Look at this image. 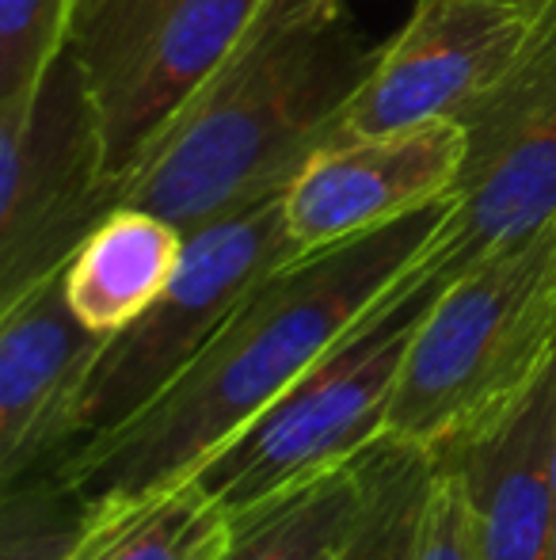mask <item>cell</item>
<instances>
[{
  "mask_svg": "<svg viewBox=\"0 0 556 560\" xmlns=\"http://www.w3.org/2000/svg\"><path fill=\"white\" fill-rule=\"evenodd\" d=\"M446 214L450 199L282 264L153 405L66 450L54 472L84 503L191 477L416 271Z\"/></svg>",
  "mask_w": 556,
  "mask_h": 560,
  "instance_id": "1",
  "label": "cell"
},
{
  "mask_svg": "<svg viewBox=\"0 0 556 560\" xmlns=\"http://www.w3.org/2000/svg\"><path fill=\"white\" fill-rule=\"evenodd\" d=\"M381 46L347 0H271L222 73L122 187V202L194 229L282 199L343 118Z\"/></svg>",
  "mask_w": 556,
  "mask_h": 560,
  "instance_id": "2",
  "label": "cell"
},
{
  "mask_svg": "<svg viewBox=\"0 0 556 560\" xmlns=\"http://www.w3.org/2000/svg\"><path fill=\"white\" fill-rule=\"evenodd\" d=\"M556 354V222L442 282L419 317L389 431L438 450L519 400Z\"/></svg>",
  "mask_w": 556,
  "mask_h": 560,
  "instance_id": "3",
  "label": "cell"
},
{
  "mask_svg": "<svg viewBox=\"0 0 556 560\" xmlns=\"http://www.w3.org/2000/svg\"><path fill=\"white\" fill-rule=\"evenodd\" d=\"M442 282L416 271L317 359L245 431L194 469L229 515L358 457L389 431L397 382L419 317Z\"/></svg>",
  "mask_w": 556,
  "mask_h": 560,
  "instance_id": "4",
  "label": "cell"
},
{
  "mask_svg": "<svg viewBox=\"0 0 556 560\" xmlns=\"http://www.w3.org/2000/svg\"><path fill=\"white\" fill-rule=\"evenodd\" d=\"M268 8L271 0H88L81 8L69 46L104 122L119 199Z\"/></svg>",
  "mask_w": 556,
  "mask_h": 560,
  "instance_id": "5",
  "label": "cell"
},
{
  "mask_svg": "<svg viewBox=\"0 0 556 560\" xmlns=\"http://www.w3.org/2000/svg\"><path fill=\"white\" fill-rule=\"evenodd\" d=\"M294 256L301 248L289 236L282 199L187 233L164 294L99 351L76 405V443L107 435L153 405L206 351L237 305Z\"/></svg>",
  "mask_w": 556,
  "mask_h": 560,
  "instance_id": "6",
  "label": "cell"
},
{
  "mask_svg": "<svg viewBox=\"0 0 556 560\" xmlns=\"http://www.w3.org/2000/svg\"><path fill=\"white\" fill-rule=\"evenodd\" d=\"M115 207L104 122L69 46L27 104L0 112V310L66 271Z\"/></svg>",
  "mask_w": 556,
  "mask_h": 560,
  "instance_id": "7",
  "label": "cell"
},
{
  "mask_svg": "<svg viewBox=\"0 0 556 560\" xmlns=\"http://www.w3.org/2000/svg\"><path fill=\"white\" fill-rule=\"evenodd\" d=\"M450 214L419 271L450 282L556 222V12L527 58L465 118Z\"/></svg>",
  "mask_w": 556,
  "mask_h": 560,
  "instance_id": "8",
  "label": "cell"
},
{
  "mask_svg": "<svg viewBox=\"0 0 556 560\" xmlns=\"http://www.w3.org/2000/svg\"><path fill=\"white\" fill-rule=\"evenodd\" d=\"M556 4L542 0H416L381 43L340 138L465 122L542 38Z\"/></svg>",
  "mask_w": 556,
  "mask_h": 560,
  "instance_id": "9",
  "label": "cell"
},
{
  "mask_svg": "<svg viewBox=\"0 0 556 560\" xmlns=\"http://www.w3.org/2000/svg\"><path fill=\"white\" fill-rule=\"evenodd\" d=\"M461 161V122L335 138L282 195L289 236L301 252L332 248L453 199Z\"/></svg>",
  "mask_w": 556,
  "mask_h": 560,
  "instance_id": "10",
  "label": "cell"
},
{
  "mask_svg": "<svg viewBox=\"0 0 556 560\" xmlns=\"http://www.w3.org/2000/svg\"><path fill=\"white\" fill-rule=\"evenodd\" d=\"M107 336L50 275L0 310V488L46 472L76 443V405Z\"/></svg>",
  "mask_w": 556,
  "mask_h": 560,
  "instance_id": "11",
  "label": "cell"
},
{
  "mask_svg": "<svg viewBox=\"0 0 556 560\" xmlns=\"http://www.w3.org/2000/svg\"><path fill=\"white\" fill-rule=\"evenodd\" d=\"M549 435L553 366L481 428L438 446L465 480L476 560H553Z\"/></svg>",
  "mask_w": 556,
  "mask_h": 560,
  "instance_id": "12",
  "label": "cell"
},
{
  "mask_svg": "<svg viewBox=\"0 0 556 560\" xmlns=\"http://www.w3.org/2000/svg\"><path fill=\"white\" fill-rule=\"evenodd\" d=\"M184 248V229L153 210L122 202L92 229L61 271L69 305L92 332L111 339L164 294L179 271Z\"/></svg>",
  "mask_w": 556,
  "mask_h": 560,
  "instance_id": "13",
  "label": "cell"
},
{
  "mask_svg": "<svg viewBox=\"0 0 556 560\" xmlns=\"http://www.w3.org/2000/svg\"><path fill=\"white\" fill-rule=\"evenodd\" d=\"M229 518L191 472L88 503V526L73 560H217Z\"/></svg>",
  "mask_w": 556,
  "mask_h": 560,
  "instance_id": "14",
  "label": "cell"
},
{
  "mask_svg": "<svg viewBox=\"0 0 556 560\" xmlns=\"http://www.w3.org/2000/svg\"><path fill=\"white\" fill-rule=\"evenodd\" d=\"M358 457L305 477L229 518L217 560H335L363 515Z\"/></svg>",
  "mask_w": 556,
  "mask_h": 560,
  "instance_id": "15",
  "label": "cell"
},
{
  "mask_svg": "<svg viewBox=\"0 0 556 560\" xmlns=\"http://www.w3.org/2000/svg\"><path fill=\"white\" fill-rule=\"evenodd\" d=\"M366 480L363 515L335 560H412L435 480V450L386 431L358 454Z\"/></svg>",
  "mask_w": 556,
  "mask_h": 560,
  "instance_id": "16",
  "label": "cell"
},
{
  "mask_svg": "<svg viewBox=\"0 0 556 560\" xmlns=\"http://www.w3.org/2000/svg\"><path fill=\"white\" fill-rule=\"evenodd\" d=\"M88 503L54 469L8 485L0 495V560H73Z\"/></svg>",
  "mask_w": 556,
  "mask_h": 560,
  "instance_id": "17",
  "label": "cell"
},
{
  "mask_svg": "<svg viewBox=\"0 0 556 560\" xmlns=\"http://www.w3.org/2000/svg\"><path fill=\"white\" fill-rule=\"evenodd\" d=\"M81 0H0V112L27 104L73 43Z\"/></svg>",
  "mask_w": 556,
  "mask_h": 560,
  "instance_id": "18",
  "label": "cell"
},
{
  "mask_svg": "<svg viewBox=\"0 0 556 560\" xmlns=\"http://www.w3.org/2000/svg\"><path fill=\"white\" fill-rule=\"evenodd\" d=\"M412 560H476L465 480L458 462L442 450H435V480H430Z\"/></svg>",
  "mask_w": 556,
  "mask_h": 560,
  "instance_id": "19",
  "label": "cell"
},
{
  "mask_svg": "<svg viewBox=\"0 0 556 560\" xmlns=\"http://www.w3.org/2000/svg\"><path fill=\"white\" fill-rule=\"evenodd\" d=\"M549 485H553V523H556V359H553V435H549ZM556 560V541H553Z\"/></svg>",
  "mask_w": 556,
  "mask_h": 560,
  "instance_id": "20",
  "label": "cell"
},
{
  "mask_svg": "<svg viewBox=\"0 0 556 560\" xmlns=\"http://www.w3.org/2000/svg\"><path fill=\"white\" fill-rule=\"evenodd\" d=\"M542 4H556V0H542Z\"/></svg>",
  "mask_w": 556,
  "mask_h": 560,
  "instance_id": "21",
  "label": "cell"
},
{
  "mask_svg": "<svg viewBox=\"0 0 556 560\" xmlns=\"http://www.w3.org/2000/svg\"><path fill=\"white\" fill-rule=\"evenodd\" d=\"M84 4H88V0H81V8H84Z\"/></svg>",
  "mask_w": 556,
  "mask_h": 560,
  "instance_id": "22",
  "label": "cell"
}]
</instances>
